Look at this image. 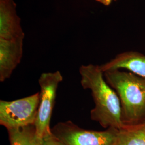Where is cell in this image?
<instances>
[{"label": "cell", "mask_w": 145, "mask_h": 145, "mask_svg": "<svg viewBox=\"0 0 145 145\" xmlns=\"http://www.w3.org/2000/svg\"><path fill=\"white\" fill-rule=\"evenodd\" d=\"M104 72L125 69L135 75L145 78V55L137 51H126L117 55L108 62L100 65Z\"/></svg>", "instance_id": "8"}, {"label": "cell", "mask_w": 145, "mask_h": 145, "mask_svg": "<svg viewBox=\"0 0 145 145\" xmlns=\"http://www.w3.org/2000/svg\"><path fill=\"white\" fill-rule=\"evenodd\" d=\"M116 145H145V118L118 129Z\"/></svg>", "instance_id": "9"}, {"label": "cell", "mask_w": 145, "mask_h": 145, "mask_svg": "<svg viewBox=\"0 0 145 145\" xmlns=\"http://www.w3.org/2000/svg\"><path fill=\"white\" fill-rule=\"evenodd\" d=\"M7 131L10 145H42L37 139L35 124Z\"/></svg>", "instance_id": "10"}, {"label": "cell", "mask_w": 145, "mask_h": 145, "mask_svg": "<svg viewBox=\"0 0 145 145\" xmlns=\"http://www.w3.org/2000/svg\"><path fill=\"white\" fill-rule=\"evenodd\" d=\"M103 72L106 81L119 97L123 125L145 118V78L119 69Z\"/></svg>", "instance_id": "2"}, {"label": "cell", "mask_w": 145, "mask_h": 145, "mask_svg": "<svg viewBox=\"0 0 145 145\" xmlns=\"http://www.w3.org/2000/svg\"><path fill=\"white\" fill-rule=\"evenodd\" d=\"M62 80L63 76L59 71L42 73L38 80L40 87V103L35 125L37 139L41 145L44 138L52 133L51 119L57 88Z\"/></svg>", "instance_id": "3"}, {"label": "cell", "mask_w": 145, "mask_h": 145, "mask_svg": "<svg viewBox=\"0 0 145 145\" xmlns=\"http://www.w3.org/2000/svg\"><path fill=\"white\" fill-rule=\"evenodd\" d=\"M42 145H63L52 133L45 137L42 140Z\"/></svg>", "instance_id": "11"}, {"label": "cell", "mask_w": 145, "mask_h": 145, "mask_svg": "<svg viewBox=\"0 0 145 145\" xmlns=\"http://www.w3.org/2000/svg\"><path fill=\"white\" fill-rule=\"evenodd\" d=\"M14 0H0V39L24 38Z\"/></svg>", "instance_id": "7"}, {"label": "cell", "mask_w": 145, "mask_h": 145, "mask_svg": "<svg viewBox=\"0 0 145 145\" xmlns=\"http://www.w3.org/2000/svg\"><path fill=\"white\" fill-rule=\"evenodd\" d=\"M96 1L105 6L110 5L112 2L114 1V0H96Z\"/></svg>", "instance_id": "12"}, {"label": "cell", "mask_w": 145, "mask_h": 145, "mask_svg": "<svg viewBox=\"0 0 145 145\" xmlns=\"http://www.w3.org/2000/svg\"><path fill=\"white\" fill-rule=\"evenodd\" d=\"M23 38L12 40L0 39V81L11 76L21 62L23 55Z\"/></svg>", "instance_id": "6"}, {"label": "cell", "mask_w": 145, "mask_h": 145, "mask_svg": "<svg viewBox=\"0 0 145 145\" xmlns=\"http://www.w3.org/2000/svg\"><path fill=\"white\" fill-rule=\"evenodd\" d=\"M81 84L84 89L91 90L95 107L90 117L104 129H121V109L119 97L106 81L104 72L99 65H82L79 68Z\"/></svg>", "instance_id": "1"}, {"label": "cell", "mask_w": 145, "mask_h": 145, "mask_svg": "<svg viewBox=\"0 0 145 145\" xmlns=\"http://www.w3.org/2000/svg\"><path fill=\"white\" fill-rule=\"evenodd\" d=\"M118 131L114 127L102 131L85 130L69 120L51 129L52 134L63 145H116Z\"/></svg>", "instance_id": "4"}, {"label": "cell", "mask_w": 145, "mask_h": 145, "mask_svg": "<svg viewBox=\"0 0 145 145\" xmlns=\"http://www.w3.org/2000/svg\"><path fill=\"white\" fill-rule=\"evenodd\" d=\"M40 93L12 101H0V124L7 130L35 124Z\"/></svg>", "instance_id": "5"}, {"label": "cell", "mask_w": 145, "mask_h": 145, "mask_svg": "<svg viewBox=\"0 0 145 145\" xmlns=\"http://www.w3.org/2000/svg\"><path fill=\"white\" fill-rule=\"evenodd\" d=\"M114 1H117V0H114Z\"/></svg>", "instance_id": "13"}]
</instances>
